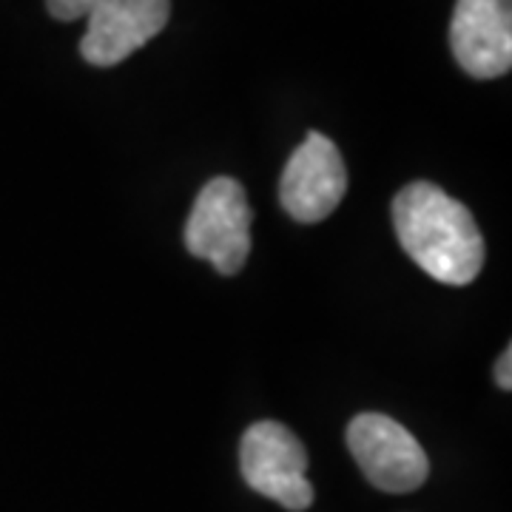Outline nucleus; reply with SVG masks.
Returning a JSON list of instances; mask_svg holds the SVG:
<instances>
[{
  "mask_svg": "<svg viewBox=\"0 0 512 512\" xmlns=\"http://www.w3.org/2000/svg\"><path fill=\"white\" fill-rule=\"evenodd\" d=\"M393 225L421 271L444 285H470L484 268V237L464 202L433 183H410L393 200Z\"/></svg>",
  "mask_w": 512,
  "mask_h": 512,
  "instance_id": "f257e3e1",
  "label": "nucleus"
},
{
  "mask_svg": "<svg viewBox=\"0 0 512 512\" xmlns=\"http://www.w3.org/2000/svg\"><path fill=\"white\" fill-rule=\"evenodd\" d=\"M251 205L245 188L231 177L202 185L185 222V245L197 259H208L222 276L242 271L251 254Z\"/></svg>",
  "mask_w": 512,
  "mask_h": 512,
  "instance_id": "f03ea898",
  "label": "nucleus"
},
{
  "mask_svg": "<svg viewBox=\"0 0 512 512\" xmlns=\"http://www.w3.org/2000/svg\"><path fill=\"white\" fill-rule=\"evenodd\" d=\"M239 467L254 493L282 504L285 510L302 512L313 504L308 450L293 436V430L279 421H256L245 430Z\"/></svg>",
  "mask_w": 512,
  "mask_h": 512,
  "instance_id": "7ed1b4c3",
  "label": "nucleus"
},
{
  "mask_svg": "<svg viewBox=\"0 0 512 512\" xmlns=\"http://www.w3.org/2000/svg\"><path fill=\"white\" fill-rule=\"evenodd\" d=\"M348 450L367 481L382 493H413L430 476V461L416 436L382 413H359L350 421Z\"/></svg>",
  "mask_w": 512,
  "mask_h": 512,
  "instance_id": "20e7f679",
  "label": "nucleus"
},
{
  "mask_svg": "<svg viewBox=\"0 0 512 512\" xmlns=\"http://www.w3.org/2000/svg\"><path fill=\"white\" fill-rule=\"evenodd\" d=\"M348 191V171L336 143L311 131L305 143L291 154L279 180L282 208L296 222H322L336 211Z\"/></svg>",
  "mask_w": 512,
  "mask_h": 512,
  "instance_id": "39448f33",
  "label": "nucleus"
},
{
  "mask_svg": "<svg viewBox=\"0 0 512 512\" xmlns=\"http://www.w3.org/2000/svg\"><path fill=\"white\" fill-rule=\"evenodd\" d=\"M450 49L470 77H504L512 66V0H456Z\"/></svg>",
  "mask_w": 512,
  "mask_h": 512,
  "instance_id": "423d86ee",
  "label": "nucleus"
},
{
  "mask_svg": "<svg viewBox=\"0 0 512 512\" xmlns=\"http://www.w3.org/2000/svg\"><path fill=\"white\" fill-rule=\"evenodd\" d=\"M168 18L171 0H103L86 18L80 55L97 69L117 66L160 35Z\"/></svg>",
  "mask_w": 512,
  "mask_h": 512,
  "instance_id": "0eeeda50",
  "label": "nucleus"
},
{
  "mask_svg": "<svg viewBox=\"0 0 512 512\" xmlns=\"http://www.w3.org/2000/svg\"><path fill=\"white\" fill-rule=\"evenodd\" d=\"M103 0H46V9L55 20L72 23V20L89 18Z\"/></svg>",
  "mask_w": 512,
  "mask_h": 512,
  "instance_id": "6e6552de",
  "label": "nucleus"
},
{
  "mask_svg": "<svg viewBox=\"0 0 512 512\" xmlns=\"http://www.w3.org/2000/svg\"><path fill=\"white\" fill-rule=\"evenodd\" d=\"M495 382L501 384L504 390H510L512 387V348H507L501 353V359H498V365H495Z\"/></svg>",
  "mask_w": 512,
  "mask_h": 512,
  "instance_id": "1a4fd4ad",
  "label": "nucleus"
}]
</instances>
